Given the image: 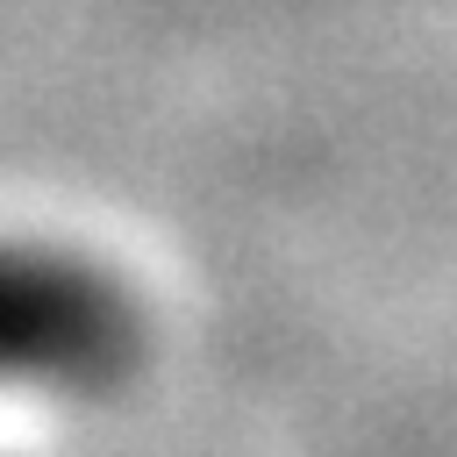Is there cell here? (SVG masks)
I'll return each mask as SVG.
<instances>
[{
    "mask_svg": "<svg viewBox=\"0 0 457 457\" xmlns=\"http://www.w3.org/2000/svg\"><path fill=\"white\" fill-rule=\"evenodd\" d=\"M143 350L136 300L86 257L0 243V386L100 393Z\"/></svg>",
    "mask_w": 457,
    "mask_h": 457,
    "instance_id": "1",
    "label": "cell"
}]
</instances>
